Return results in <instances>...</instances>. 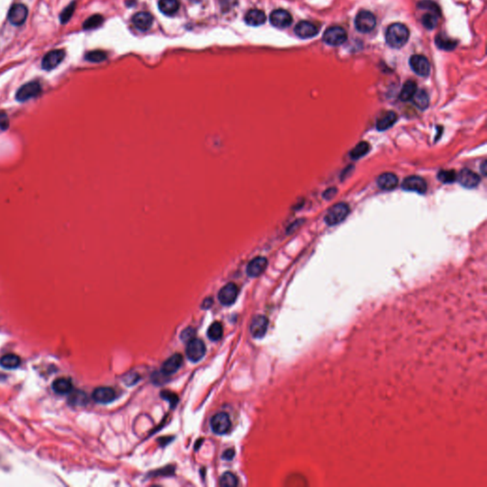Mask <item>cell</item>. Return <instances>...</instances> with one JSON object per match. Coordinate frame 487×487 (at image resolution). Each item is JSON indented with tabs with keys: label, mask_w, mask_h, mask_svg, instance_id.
<instances>
[{
	"label": "cell",
	"mask_w": 487,
	"mask_h": 487,
	"mask_svg": "<svg viewBox=\"0 0 487 487\" xmlns=\"http://www.w3.org/2000/svg\"><path fill=\"white\" fill-rule=\"evenodd\" d=\"M417 92V85L412 80H408L404 84L402 91L400 92V99L402 101H409L412 99L414 94Z\"/></svg>",
	"instance_id": "cell-27"
},
{
	"label": "cell",
	"mask_w": 487,
	"mask_h": 487,
	"mask_svg": "<svg viewBox=\"0 0 487 487\" xmlns=\"http://www.w3.org/2000/svg\"><path fill=\"white\" fill-rule=\"evenodd\" d=\"M266 15L263 11L258 9H251L248 11L245 16V21L250 26H260L266 22Z\"/></svg>",
	"instance_id": "cell-21"
},
{
	"label": "cell",
	"mask_w": 487,
	"mask_h": 487,
	"mask_svg": "<svg viewBox=\"0 0 487 487\" xmlns=\"http://www.w3.org/2000/svg\"><path fill=\"white\" fill-rule=\"evenodd\" d=\"M350 213V207L345 203H338L334 205L327 213L324 222L329 226H335L345 220Z\"/></svg>",
	"instance_id": "cell-2"
},
{
	"label": "cell",
	"mask_w": 487,
	"mask_h": 487,
	"mask_svg": "<svg viewBox=\"0 0 487 487\" xmlns=\"http://www.w3.org/2000/svg\"><path fill=\"white\" fill-rule=\"evenodd\" d=\"M348 39L347 32L340 26H332L324 32L322 40L324 43L331 46H340Z\"/></svg>",
	"instance_id": "cell-3"
},
{
	"label": "cell",
	"mask_w": 487,
	"mask_h": 487,
	"mask_svg": "<svg viewBox=\"0 0 487 487\" xmlns=\"http://www.w3.org/2000/svg\"><path fill=\"white\" fill-rule=\"evenodd\" d=\"M194 334H195V331L192 328H188L181 333V339L188 343L194 338Z\"/></svg>",
	"instance_id": "cell-39"
},
{
	"label": "cell",
	"mask_w": 487,
	"mask_h": 487,
	"mask_svg": "<svg viewBox=\"0 0 487 487\" xmlns=\"http://www.w3.org/2000/svg\"><path fill=\"white\" fill-rule=\"evenodd\" d=\"M409 38V30L401 23L391 24L387 28L386 34V43L394 49L405 46Z\"/></svg>",
	"instance_id": "cell-1"
},
{
	"label": "cell",
	"mask_w": 487,
	"mask_h": 487,
	"mask_svg": "<svg viewBox=\"0 0 487 487\" xmlns=\"http://www.w3.org/2000/svg\"><path fill=\"white\" fill-rule=\"evenodd\" d=\"M238 294V286L233 283H229L221 288L218 293V299L223 305H230L236 301Z\"/></svg>",
	"instance_id": "cell-9"
},
{
	"label": "cell",
	"mask_w": 487,
	"mask_h": 487,
	"mask_svg": "<svg viewBox=\"0 0 487 487\" xmlns=\"http://www.w3.org/2000/svg\"><path fill=\"white\" fill-rule=\"evenodd\" d=\"M92 399L98 404H109L116 399V392L111 387H97L92 392Z\"/></svg>",
	"instance_id": "cell-14"
},
{
	"label": "cell",
	"mask_w": 487,
	"mask_h": 487,
	"mask_svg": "<svg viewBox=\"0 0 487 487\" xmlns=\"http://www.w3.org/2000/svg\"><path fill=\"white\" fill-rule=\"evenodd\" d=\"M221 7L225 11H228V4L230 3V7L232 8L234 4L237 3V0H220Z\"/></svg>",
	"instance_id": "cell-42"
},
{
	"label": "cell",
	"mask_w": 487,
	"mask_h": 487,
	"mask_svg": "<svg viewBox=\"0 0 487 487\" xmlns=\"http://www.w3.org/2000/svg\"><path fill=\"white\" fill-rule=\"evenodd\" d=\"M103 18H102L100 15H94L92 16L91 18L87 19L84 24H83V28L85 30H92V29H95V28H98L99 26H101L102 23H103Z\"/></svg>",
	"instance_id": "cell-34"
},
{
	"label": "cell",
	"mask_w": 487,
	"mask_h": 487,
	"mask_svg": "<svg viewBox=\"0 0 487 487\" xmlns=\"http://www.w3.org/2000/svg\"><path fill=\"white\" fill-rule=\"evenodd\" d=\"M219 484L222 487L237 486L238 485V478L231 472H227L221 477Z\"/></svg>",
	"instance_id": "cell-32"
},
{
	"label": "cell",
	"mask_w": 487,
	"mask_h": 487,
	"mask_svg": "<svg viewBox=\"0 0 487 487\" xmlns=\"http://www.w3.org/2000/svg\"><path fill=\"white\" fill-rule=\"evenodd\" d=\"M457 178L460 184L467 189L476 188L480 182V177L476 173L470 171L468 169L461 170Z\"/></svg>",
	"instance_id": "cell-16"
},
{
	"label": "cell",
	"mask_w": 487,
	"mask_h": 487,
	"mask_svg": "<svg viewBox=\"0 0 487 487\" xmlns=\"http://www.w3.org/2000/svg\"><path fill=\"white\" fill-rule=\"evenodd\" d=\"M438 179L444 184L453 183L457 180V174L454 171H441L438 174Z\"/></svg>",
	"instance_id": "cell-35"
},
{
	"label": "cell",
	"mask_w": 487,
	"mask_h": 487,
	"mask_svg": "<svg viewBox=\"0 0 487 487\" xmlns=\"http://www.w3.org/2000/svg\"><path fill=\"white\" fill-rule=\"evenodd\" d=\"M190 1H191V2H194V3H199V2H201L202 0H190Z\"/></svg>",
	"instance_id": "cell-46"
},
{
	"label": "cell",
	"mask_w": 487,
	"mask_h": 487,
	"mask_svg": "<svg viewBox=\"0 0 487 487\" xmlns=\"http://www.w3.org/2000/svg\"><path fill=\"white\" fill-rule=\"evenodd\" d=\"M421 9H428L430 10L432 12L433 14H435L436 16L440 17L441 15V11L439 9V7L437 6V4H435L432 1H429V0H425V1H423L421 2L419 5H418Z\"/></svg>",
	"instance_id": "cell-38"
},
{
	"label": "cell",
	"mask_w": 487,
	"mask_h": 487,
	"mask_svg": "<svg viewBox=\"0 0 487 487\" xmlns=\"http://www.w3.org/2000/svg\"><path fill=\"white\" fill-rule=\"evenodd\" d=\"M20 364H21V360L19 358V356L13 353L6 354L0 358V366L6 369H16L19 368Z\"/></svg>",
	"instance_id": "cell-26"
},
{
	"label": "cell",
	"mask_w": 487,
	"mask_h": 487,
	"mask_svg": "<svg viewBox=\"0 0 487 487\" xmlns=\"http://www.w3.org/2000/svg\"><path fill=\"white\" fill-rule=\"evenodd\" d=\"M183 364V357L181 354H174L168 360H166L162 366V373L165 375H171L175 373Z\"/></svg>",
	"instance_id": "cell-20"
},
{
	"label": "cell",
	"mask_w": 487,
	"mask_h": 487,
	"mask_svg": "<svg viewBox=\"0 0 487 487\" xmlns=\"http://www.w3.org/2000/svg\"><path fill=\"white\" fill-rule=\"evenodd\" d=\"M41 92H42L41 85L37 81H33L20 87V89L17 92L16 98L19 102L28 101L30 99L39 96Z\"/></svg>",
	"instance_id": "cell-5"
},
{
	"label": "cell",
	"mask_w": 487,
	"mask_h": 487,
	"mask_svg": "<svg viewBox=\"0 0 487 487\" xmlns=\"http://www.w3.org/2000/svg\"><path fill=\"white\" fill-rule=\"evenodd\" d=\"M422 22H423V25L426 29L428 30H433L434 28H436L437 26V23H438V16H436L435 14H426L424 15L422 19Z\"/></svg>",
	"instance_id": "cell-36"
},
{
	"label": "cell",
	"mask_w": 487,
	"mask_h": 487,
	"mask_svg": "<svg viewBox=\"0 0 487 487\" xmlns=\"http://www.w3.org/2000/svg\"><path fill=\"white\" fill-rule=\"evenodd\" d=\"M369 150H370V145L368 144V142H366V141L360 142L358 145H356L354 148L350 151V158L353 159V160H357V159L365 156L366 154H368Z\"/></svg>",
	"instance_id": "cell-29"
},
{
	"label": "cell",
	"mask_w": 487,
	"mask_h": 487,
	"mask_svg": "<svg viewBox=\"0 0 487 487\" xmlns=\"http://www.w3.org/2000/svg\"><path fill=\"white\" fill-rule=\"evenodd\" d=\"M65 58L64 50H54L47 54L42 59V68L46 71H51L60 64Z\"/></svg>",
	"instance_id": "cell-11"
},
{
	"label": "cell",
	"mask_w": 487,
	"mask_h": 487,
	"mask_svg": "<svg viewBox=\"0 0 487 487\" xmlns=\"http://www.w3.org/2000/svg\"><path fill=\"white\" fill-rule=\"evenodd\" d=\"M403 189L407 192H415L423 194L427 191V186L422 177L413 175L405 178L403 182Z\"/></svg>",
	"instance_id": "cell-13"
},
{
	"label": "cell",
	"mask_w": 487,
	"mask_h": 487,
	"mask_svg": "<svg viewBox=\"0 0 487 487\" xmlns=\"http://www.w3.org/2000/svg\"><path fill=\"white\" fill-rule=\"evenodd\" d=\"M267 267V260L265 257L258 256V257L252 259L248 263L247 267V273L249 277L255 278L258 276L261 275Z\"/></svg>",
	"instance_id": "cell-19"
},
{
	"label": "cell",
	"mask_w": 487,
	"mask_h": 487,
	"mask_svg": "<svg viewBox=\"0 0 487 487\" xmlns=\"http://www.w3.org/2000/svg\"><path fill=\"white\" fill-rule=\"evenodd\" d=\"M223 335V326L219 322H212L208 330V337L212 341L220 340Z\"/></svg>",
	"instance_id": "cell-31"
},
{
	"label": "cell",
	"mask_w": 487,
	"mask_h": 487,
	"mask_svg": "<svg viewBox=\"0 0 487 487\" xmlns=\"http://www.w3.org/2000/svg\"><path fill=\"white\" fill-rule=\"evenodd\" d=\"M377 184L379 188L385 191L394 190L398 185V178L394 174L386 173L378 177Z\"/></svg>",
	"instance_id": "cell-22"
},
{
	"label": "cell",
	"mask_w": 487,
	"mask_h": 487,
	"mask_svg": "<svg viewBox=\"0 0 487 487\" xmlns=\"http://www.w3.org/2000/svg\"><path fill=\"white\" fill-rule=\"evenodd\" d=\"M206 350H207L206 345L202 340L193 338L190 342H188L186 354L190 361L196 363L202 360L206 354Z\"/></svg>",
	"instance_id": "cell-6"
},
{
	"label": "cell",
	"mask_w": 487,
	"mask_h": 487,
	"mask_svg": "<svg viewBox=\"0 0 487 487\" xmlns=\"http://www.w3.org/2000/svg\"><path fill=\"white\" fill-rule=\"evenodd\" d=\"M409 65L415 74L425 77L430 73V63L428 59L421 55H414L409 59Z\"/></svg>",
	"instance_id": "cell-8"
},
{
	"label": "cell",
	"mask_w": 487,
	"mask_h": 487,
	"mask_svg": "<svg viewBox=\"0 0 487 487\" xmlns=\"http://www.w3.org/2000/svg\"><path fill=\"white\" fill-rule=\"evenodd\" d=\"M233 456H234V450L233 449H228V450L224 452L223 459L228 460H232L233 459Z\"/></svg>",
	"instance_id": "cell-43"
},
{
	"label": "cell",
	"mask_w": 487,
	"mask_h": 487,
	"mask_svg": "<svg viewBox=\"0 0 487 487\" xmlns=\"http://www.w3.org/2000/svg\"><path fill=\"white\" fill-rule=\"evenodd\" d=\"M211 426L212 431L218 435H223L229 432L231 426L230 416L225 412L215 414L211 420Z\"/></svg>",
	"instance_id": "cell-7"
},
{
	"label": "cell",
	"mask_w": 487,
	"mask_h": 487,
	"mask_svg": "<svg viewBox=\"0 0 487 487\" xmlns=\"http://www.w3.org/2000/svg\"><path fill=\"white\" fill-rule=\"evenodd\" d=\"M53 389L57 394H68L73 389V383L68 378H58L53 384Z\"/></svg>",
	"instance_id": "cell-24"
},
{
	"label": "cell",
	"mask_w": 487,
	"mask_h": 487,
	"mask_svg": "<svg viewBox=\"0 0 487 487\" xmlns=\"http://www.w3.org/2000/svg\"><path fill=\"white\" fill-rule=\"evenodd\" d=\"M212 303H213V300L212 298H207L205 299V301L203 302L202 307L203 308H209L212 306Z\"/></svg>",
	"instance_id": "cell-44"
},
{
	"label": "cell",
	"mask_w": 487,
	"mask_h": 487,
	"mask_svg": "<svg viewBox=\"0 0 487 487\" xmlns=\"http://www.w3.org/2000/svg\"><path fill=\"white\" fill-rule=\"evenodd\" d=\"M158 7L166 16H174L179 10V2L177 0H159Z\"/></svg>",
	"instance_id": "cell-25"
},
{
	"label": "cell",
	"mask_w": 487,
	"mask_h": 487,
	"mask_svg": "<svg viewBox=\"0 0 487 487\" xmlns=\"http://www.w3.org/2000/svg\"><path fill=\"white\" fill-rule=\"evenodd\" d=\"M74 10H75V2H72L68 7H66V9H64L60 15V22L62 24L67 23L71 19L72 16L74 15Z\"/></svg>",
	"instance_id": "cell-37"
},
{
	"label": "cell",
	"mask_w": 487,
	"mask_h": 487,
	"mask_svg": "<svg viewBox=\"0 0 487 487\" xmlns=\"http://www.w3.org/2000/svg\"><path fill=\"white\" fill-rule=\"evenodd\" d=\"M28 17L27 7L23 4H15L12 6L8 14V19L13 25L20 26L22 25Z\"/></svg>",
	"instance_id": "cell-12"
},
{
	"label": "cell",
	"mask_w": 487,
	"mask_h": 487,
	"mask_svg": "<svg viewBox=\"0 0 487 487\" xmlns=\"http://www.w3.org/2000/svg\"><path fill=\"white\" fill-rule=\"evenodd\" d=\"M436 44L441 50L445 51H451L456 48L457 42L455 40H452L449 37H445L444 35H439L436 37Z\"/></svg>",
	"instance_id": "cell-30"
},
{
	"label": "cell",
	"mask_w": 487,
	"mask_h": 487,
	"mask_svg": "<svg viewBox=\"0 0 487 487\" xmlns=\"http://www.w3.org/2000/svg\"><path fill=\"white\" fill-rule=\"evenodd\" d=\"M269 20L274 27L285 29L290 26V24L292 23V17L287 11L278 9L270 14Z\"/></svg>",
	"instance_id": "cell-10"
},
{
	"label": "cell",
	"mask_w": 487,
	"mask_h": 487,
	"mask_svg": "<svg viewBox=\"0 0 487 487\" xmlns=\"http://www.w3.org/2000/svg\"><path fill=\"white\" fill-rule=\"evenodd\" d=\"M9 128V118L5 112H0V130Z\"/></svg>",
	"instance_id": "cell-40"
},
{
	"label": "cell",
	"mask_w": 487,
	"mask_h": 487,
	"mask_svg": "<svg viewBox=\"0 0 487 487\" xmlns=\"http://www.w3.org/2000/svg\"><path fill=\"white\" fill-rule=\"evenodd\" d=\"M318 33H319V30L317 26H315L313 23L308 21H301L295 27L296 36L303 39L316 37Z\"/></svg>",
	"instance_id": "cell-17"
},
{
	"label": "cell",
	"mask_w": 487,
	"mask_h": 487,
	"mask_svg": "<svg viewBox=\"0 0 487 487\" xmlns=\"http://www.w3.org/2000/svg\"><path fill=\"white\" fill-rule=\"evenodd\" d=\"M398 119V116L394 111H387L379 117L376 123L378 130H386L391 128Z\"/></svg>",
	"instance_id": "cell-23"
},
{
	"label": "cell",
	"mask_w": 487,
	"mask_h": 487,
	"mask_svg": "<svg viewBox=\"0 0 487 487\" xmlns=\"http://www.w3.org/2000/svg\"><path fill=\"white\" fill-rule=\"evenodd\" d=\"M132 23H133V26L139 31L146 32L152 26L153 18L147 12H139L133 16Z\"/></svg>",
	"instance_id": "cell-18"
},
{
	"label": "cell",
	"mask_w": 487,
	"mask_h": 487,
	"mask_svg": "<svg viewBox=\"0 0 487 487\" xmlns=\"http://www.w3.org/2000/svg\"><path fill=\"white\" fill-rule=\"evenodd\" d=\"M376 26L375 16L368 11H361L355 19V27L361 33H369Z\"/></svg>",
	"instance_id": "cell-4"
},
{
	"label": "cell",
	"mask_w": 487,
	"mask_h": 487,
	"mask_svg": "<svg viewBox=\"0 0 487 487\" xmlns=\"http://www.w3.org/2000/svg\"><path fill=\"white\" fill-rule=\"evenodd\" d=\"M268 321L264 315H257L253 318L250 324V333L254 338H262L267 331Z\"/></svg>",
	"instance_id": "cell-15"
},
{
	"label": "cell",
	"mask_w": 487,
	"mask_h": 487,
	"mask_svg": "<svg viewBox=\"0 0 487 487\" xmlns=\"http://www.w3.org/2000/svg\"><path fill=\"white\" fill-rule=\"evenodd\" d=\"M336 193H337V189H335V188H331V189H328V190H327V191L323 193L322 196H323V198H324V199H327V200H331V199H332V198H333V197L336 195Z\"/></svg>",
	"instance_id": "cell-41"
},
{
	"label": "cell",
	"mask_w": 487,
	"mask_h": 487,
	"mask_svg": "<svg viewBox=\"0 0 487 487\" xmlns=\"http://www.w3.org/2000/svg\"><path fill=\"white\" fill-rule=\"evenodd\" d=\"M85 59L89 62H92V63H99V62H102V61L107 59V54L104 51L95 50V51L89 52L85 56Z\"/></svg>",
	"instance_id": "cell-33"
},
{
	"label": "cell",
	"mask_w": 487,
	"mask_h": 487,
	"mask_svg": "<svg viewBox=\"0 0 487 487\" xmlns=\"http://www.w3.org/2000/svg\"><path fill=\"white\" fill-rule=\"evenodd\" d=\"M486 161H483V163L481 164V172L483 175H486L487 169H486Z\"/></svg>",
	"instance_id": "cell-45"
},
{
	"label": "cell",
	"mask_w": 487,
	"mask_h": 487,
	"mask_svg": "<svg viewBox=\"0 0 487 487\" xmlns=\"http://www.w3.org/2000/svg\"><path fill=\"white\" fill-rule=\"evenodd\" d=\"M412 100H413L415 106L417 108H419L420 110H424L425 109H427L428 106H429V96H428L427 92L423 91V90L417 91L412 97Z\"/></svg>",
	"instance_id": "cell-28"
}]
</instances>
